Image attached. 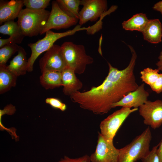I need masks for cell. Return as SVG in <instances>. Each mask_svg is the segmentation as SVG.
Returning a JSON list of instances; mask_svg holds the SVG:
<instances>
[{"label": "cell", "instance_id": "1", "mask_svg": "<svg viewBox=\"0 0 162 162\" xmlns=\"http://www.w3.org/2000/svg\"><path fill=\"white\" fill-rule=\"evenodd\" d=\"M128 46L132 56L127 67L119 70L108 62L109 72L103 82L87 91H78L73 94L70 96L71 100L84 109L95 114L103 115L111 110L113 104L136 90L139 86L134 73L137 55L131 46Z\"/></svg>", "mask_w": 162, "mask_h": 162}, {"label": "cell", "instance_id": "2", "mask_svg": "<svg viewBox=\"0 0 162 162\" xmlns=\"http://www.w3.org/2000/svg\"><path fill=\"white\" fill-rule=\"evenodd\" d=\"M50 12L45 9H22L17 17V22L23 34L31 37L40 34L47 21Z\"/></svg>", "mask_w": 162, "mask_h": 162}, {"label": "cell", "instance_id": "3", "mask_svg": "<svg viewBox=\"0 0 162 162\" xmlns=\"http://www.w3.org/2000/svg\"><path fill=\"white\" fill-rule=\"evenodd\" d=\"M152 135L149 127L132 141L119 149L118 162H135L142 160L149 153Z\"/></svg>", "mask_w": 162, "mask_h": 162}, {"label": "cell", "instance_id": "4", "mask_svg": "<svg viewBox=\"0 0 162 162\" xmlns=\"http://www.w3.org/2000/svg\"><path fill=\"white\" fill-rule=\"evenodd\" d=\"M63 56L68 68L73 70L75 74L83 73L88 64L94 62L93 58L87 55L84 46L71 42H65L61 46Z\"/></svg>", "mask_w": 162, "mask_h": 162}, {"label": "cell", "instance_id": "5", "mask_svg": "<svg viewBox=\"0 0 162 162\" xmlns=\"http://www.w3.org/2000/svg\"><path fill=\"white\" fill-rule=\"evenodd\" d=\"M89 28V27H81L79 24L73 29L62 32H55L50 30L46 32L45 36L42 39L34 43L28 44V46L31 49V54L28 60L27 71H33V65L36 59L43 52L49 50L56 40L63 37L73 35L77 32L87 31Z\"/></svg>", "mask_w": 162, "mask_h": 162}, {"label": "cell", "instance_id": "6", "mask_svg": "<svg viewBox=\"0 0 162 162\" xmlns=\"http://www.w3.org/2000/svg\"><path fill=\"white\" fill-rule=\"evenodd\" d=\"M80 5L83 6L79 11V22L81 26L88 21H95L104 15L109 14L117 8V6H112L107 10L106 0H81Z\"/></svg>", "mask_w": 162, "mask_h": 162}, {"label": "cell", "instance_id": "7", "mask_svg": "<svg viewBox=\"0 0 162 162\" xmlns=\"http://www.w3.org/2000/svg\"><path fill=\"white\" fill-rule=\"evenodd\" d=\"M138 108L122 107L109 115L102 120L100 124V133L107 140L113 141L121 125L132 113Z\"/></svg>", "mask_w": 162, "mask_h": 162}, {"label": "cell", "instance_id": "8", "mask_svg": "<svg viewBox=\"0 0 162 162\" xmlns=\"http://www.w3.org/2000/svg\"><path fill=\"white\" fill-rule=\"evenodd\" d=\"M78 20L67 15L61 9L56 1H53L48 19L40 34H43L52 29L59 30L68 28L76 25Z\"/></svg>", "mask_w": 162, "mask_h": 162}, {"label": "cell", "instance_id": "9", "mask_svg": "<svg viewBox=\"0 0 162 162\" xmlns=\"http://www.w3.org/2000/svg\"><path fill=\"white\" fill-rule=\"evenodd\" d=\"M94 152L90 156L91 162H118L119 149L114 146L113 141L107 140L98 132Z\"/></svg>", "mask_w": 162, "mask_h": 162}, {"label": "cell", "instance_id": "10", "mask_svg": "<svg viewBox=\"0 0 162 162\" xmlns=\"http://www.w3.org/2000/svg\"><path fill=\"white\" fill-rule=\"evenodd\" d=\"M39 65L41 73L48 70L62 72L68 68L61 46L53 45L41 58Z\"/></svg>", "mask_w": 162, "mask_h": 162}, {"label": "cell", "instance_id": "11", "mask_svg": "<svg viewBox=\"0 0 162 162\" xmlns=\"http://www.w3.org/2000/svg\"><path fill=\"white\" fill-rule=\"evenodd\" d=\"M139 114L143 118L144 123L154 129L162 124V100H148L139 107Z\"/></svg>", "mask_w": 162, "mask_h": 162}, {"label": "cell", "instance_id": "12", "mask_svg": "<svg viewBox=\"0 0 162 162\" xmlns=\"http://www.w3.org/2000/svg\"><path fill=\"white\" fill-rule=\"evenodd\" d=\"M149 93L145 89V84L139 86L135 90L128 93L119 101L114 103L112 108L117 106L138 108L148 100Z\"/></svg>", "mask_w": 162, "mask_h": 162}, {"label": "cell", "instance_id": "13", "mask_svg": "<svg viewBox=\"0 0 162 162\" xmlns=\"http://www.w3.org/2000/svg\"><path fill=\"white\" fill-rule=\"evenodd\" d=\"M24 6L22 0L0 1V24L17 18Z\"/></svg>", "mask_w": 162, "mask_h": 162}, {"label": "cell", "instance_id": "14", "mask_svg": "<svg viewBox=\"0 0 162 162\" xmlns=\"http://www.w3.org/2000/svg\"><path fill=\"white\" fill-rule=\"evenodd\" d=\"M63 92L66 95L70 96L79 91L82 87V82L76 77L74 71L67 68L62 72Z\"/></svg>", "mask_w": 162, "mask_h": 162}, {"label": "cell", "instance_id": "15", "mask_svg": "<svg viewBox=\"0 0 162 162\" xmlns=\"http://www.w3.org/2000/svg\"><path fill=\"white\" fill-rule=\"evenodd\" d=\"M142 33L145 40L158 44L162 41V24L158 19L149 20Z\"/></svg>", "mask_w": 162, "mask_h": 162}, {"label": "cell", "instance_id": "16", "mask_svg": "<svg viewBox=\"0 0 162 162\" xmlns=\"http://www.w3.org/2000/svg\"><path fill=\"white\" fill-rule=\"evenodd\" d=\"M17 55L10 61L7 67L17 76L24 75L28 70L26 53L23 47L19 46Z\"/></svg>", "mask_w": 162, "mask_h": 162}, {"label": "cell", "instance_id": "17", "mask_svg": "<svg viewBox=\"0 0 162 162\" xmlns=\"http://www.w3.org/2000/svg\"><path fill=\"white\" fill-rule=\"evenodd\" d=\"M41 85L46 89H52L62 86V72L48 70L42 73L40 77Z\"/></svg>", "mask_w": 162, "mask_h": 162}, {"label": "cell", "instance_id": "18", "mask_svg": "<svg viewBox=\"0 0 162 162\" xmlns=\"http://www.w3.org/2000/svg\"><path fill=\"white\" fill-rule=\"evenodd\" d=\"M149 20L146 14H136L122 23L123 28L126 30L137 31L142 32Z\"/></svg>", "mask_w": 162, "mask_h": 162}, {"label": "cell", "instance_id": "19", "mask_svg": "<svg viewBox=\"0 0 162 162\" xmlns=\"http://www.w3.org/2000/svg\"><path fill=\"white\" fill-rule=\"evenodd\" d=\"M17 76L8 70L6 65H0V93L9 91L16 85Z\"/></svg>", "mask_w": 162, "mask_h": 162}, {"label": "cell", "instance_id": "20", "mask_svg": "<svg viewBox=\"0 0 162 162\" xmlns=\"http://www.w3.org/2000/svg\"><path fill=\"white\" fill-rule=\"evenodd\" d=\"M0 33L8 35L13 38L16 44L21 43L25 36L23 34L17 22L14 20L8 21L0 27Z\"/></svg>", "mask_w": 162, "mask_h": 162}, {"label": "cell", "instance_id": "21", "mask_svg": "<svg viewBox=\"0 0 162 162\" xmlns=\"http://www.w3.org/2000/svg\"><path fill=\"white\" fill-rule=\"evenodd\" d=\"M61 9L69 16L78 20L80 18V0H56Z\"/></svg>", "mask_w": 162, "mask_h": 162}, {"label": "cell", "instance_id": "22", "mask_svg": "<svg viewBox=\"0 0 162 162\" xmlns=\"http://www.w3.org/2000/svg\"><path fill=\"white\" fill-rule=\"evenodd\" d=\"M158 69H153L150 68L144 69L140 72L142 81L150 86L153 84L159 77L160 74Z\"/></svg>", "mask_w": 162, "mask_h": 162}, {"label": "cell", "instance_id": "23", "mask_svg": "<svg viewBox=\"0 0 162 162\" xmlns=\"http://www.w3.org/2000/svg\"><path fill=\"white\" fill-rule=\"evenodd\" d=\"M19 46L17 44H10L0 49V65H6V63L12 55L17 52Z\"/></svg>", "mask_w": 162, "mask_h": 162}, {"label": "cell", "instance_id": "24", "mask_svg": "<svg viewBox=\"0 0 162 162\" xmlns=\"http://www.w3.org/2000/svg\"><path fill=\"white\" fill-rule=\"evenodd\" d=\"M26 8L32 10L45 9L50 4V0H23Z\"/></svg>", "mask_w": 162, "mask_h": 162}, {"label": "cell", "instance_id": "25", "mask_svg": "<svg viewBox=\"0 0 162 162\" xmlns=\"http://www.w3.org/2000/svg\"><path fill=\"white\" fill-rule=\"evenodd\" d=\"M46 103L50 105L52 108L64 111L67 109V106L59 99L55 98H49L45 100Z\"/></svg>", "mask_w": 162, "mask_h": 162}, {"label": "cell", "instance_id": "26", "mask_svg": "<svg viewBox=\"0 0 162 162\" xmlns=\"http://www.w3.org/2000/svg\"><path fill=\"white\" fill-rule=\"evenodd\" d=\"M159 143L153 147L149 154L141 160L142 162H159L158 154V149Z\"/></svg>", "mask_w": 162, "mask_h": 162}, {"label": "cell", "instance_id": "27", "mask_svg": "<svg viewBox=\"0 0 162 162\" xmlns=\"http://www.w3.org/2000/svg\"><path fill=\"white\" fill-rule=\"evenodd\" d=\"M58 162H91L90 157L87 154L81 157L76 158H71L64 156L63 158H62Z\"/></svg>", "mask_w": 162, "mask_h": 162}, {"label": "cell", "instance_id": "28", "mask_svg": "<svg viewBox=\"0 0 162 162\" xmlns=\"http://www.w3.org/2000/svg\"><path fill=\"white\" fill-rule=\"evenodd\" d=\"M106 14L104 15L100 18V19L94 25L90 26L89 29L87 30V33L88 34H94L99 31L102 28V20Z\"/></svg>", "mask_w": 162, "mask_h": 162}, {"label": "cell", "instance_id": "29", "mask_svg": "<svg viewBox=\"0 0 162 162\" xmlns=\"http://www.w3.org/2000/svg\"><path fill=\"white\" fill-rule=\"evenodd\" d=\"M152 90L157 94L162 92V73L160 74V76L156 81L150 86Z\"/></svg>", "mask_w": 162, "mask_h": 162}, {"label": "cell", "instance_id": "30", "mask_svg": "<svg viewBox=\"0 0 162 162\" xmlns=\"http://www.w3.org/2000/svg\"><path fill=\"white\" fill-rule=\"evenodd\" d=\"M16 111V109L14 106L11 104L8 105L3 110H0V118L4 114L12 115L15 113Z\"/></svg>", "mask_w": 162, "mask_h": 162}, {"label": "cell", "instance_id": "31", "mask_svg": "<svg viewBox=\"0 0 162 162\" xmlns=\"http://www.w3.org/2000/svg\"><path fill=\"white\" fill-rule=\"evenodd\" d=\"M13 44H16L15 40L10 37L7 39H0V48L6 45Z\"/></svg>", "mask_w": 162, "mask_h": 162}, {"label": "cell", "instance_id": "32", "mask_svg": "<svg viewBox=\"0 0 162 162\" xmlns=\"http://www.w3.org/2000/svg\"><path fill=\"white\" fill-rule=\"evenodd\" d=\"M153 8L154 10L159 12L162 14V1H160L155 4Z\"/></svg>", "mask_w": 162, "mask_h": 162}, {"label": "cell", "instance_id": "33", "mask_svg": "<svg viewBox=\"0 0 162 162\" xmlns=\"http://www.w3.org/2000/svg\"><path fill=\"white\" fill-rule=\"evenodd\" d=\"M158 61L156 64L158 67V69L159 70L162 71V51L160 52L158 56Z\"/></svg>", "mask_w": 162, "mask_h": 162}, {"label": "cell", "instance_id": "34", "mask_svg": "<svg viewBox=\"0 0 162 162\" xmlns=\"http://www.w3.org/2000/svg\"><path fill=\"white\" fill-rule=\"evenodd\" d=\"M158 154L159 162H162V138L158 149Z\"/></svg>", "mask_w": 162, "mask_h": 162}]
</instances>
